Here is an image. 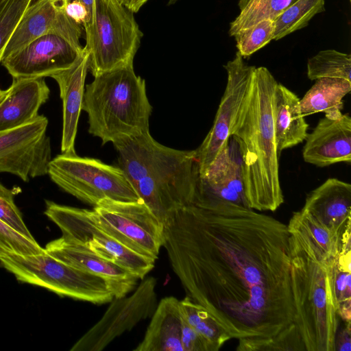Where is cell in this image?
I'll return each mask as SVG.
<instances>
[{"label":"cell","instance_id":"obj_1","mask_svg":"<svg viewBox=\"0 0 351 351\" xmlns=\"http://www.w3.org/2000/svg\"><path fill=\"white\" fill-rule=\"evenodd\" d=\"M287 225L197 194L164 223L163 247L187 296L237 351L305 350L296 326Z\"/></svg>","mask_w":351,"mask_h":351},{"label":"cell","instance_id":"obj_2","mask_svg":"<svg viewBox=\"0 0 351 351\" xmlns=\"http://www.w3.org/2000/svg\"><path fill=\"white\" fill-rule=\"evenodd\" d=\"M277 84L266 67H256L250 88L230 130L240 154L247 206L261 212H274L284 202L274 131Z\"/></svg>","mask_w":351,"mask_h":351},{"label":"cell","instance_id":"obj_3","mask_svg":"<svg viewBox=\"0 0 351 351\" xmlns=\"http://www.w3.org/2000/svg\"><path fill=\"white\" fill-rule=\"evenodd\" d=\"M113 145L123 170L141 200L163 223L191 204L199 175L195 150H179L157 142L149 132Z\"/></svg>","mask_w":351,"mask_h":351},{"label":"cell","instance_id":"obj_4","mask_svg":"<svg viewBox=\"0 0 351 351\" xmlns=\"http://www.w3.org/2000/svg\"><path fill=\"white\" fill-rule=\"evenodd\" d=\"M85 86L82 110L88 117V132L102 144L149 132L152 107L145 81L133 64L103 72Z\"/></svg>","mask_w":351,"mask_h":351},{"label":"cell","instance_id":"obj_5","mask_svg":"<svg viewBox=\"0 0 351 351\" xmlns=\"http://www.w3.org/2000/svg\"><path fill=\"white\" fill-rule=\"evenodd\" d=\"M289 237L296 326L305 350L335 351L340 319L328 285L327 266L297 236L289 233Z\"/></svg>","mask_w":351,"mask_h":351},{"label":"cell","instance_id":"obj_6","mask_svg":"<svg viewBox=\"0 0 351 351\" xmlns=\"http://www.w3.org/2000/svg\"><path fill=\"white\" fill-rule=\"evenodd\" d=\"M84 29L88 70L94 77L133 64L143 34L134 12L119 0H93L90 21Z\"/></svg>","mask_w":351,"mask_h":351},{"label":"cell","instance_id":"obj_7","mask_svg":"<svg viewBox=\"0 0 351 351\" xmlns=\"http://www.w3.org/2000/svg\"><path fill=\"white\" fill-rule=\"evenodd\" d=\"M0 265L19 282L45 288L60 296L103 304L114 296L106 281L97 276L69 265L49 254L23 255L7 252Z\"/></svg>","mask_w":351,"mask_h":351},{"label":"cell","instance_id":"obj_8","mask_svg":"<svg viewBox=\"0 0 351 351\" xmlns=\"http://www.w3.org/2000/svg\"><path fill=\"white\" fill-rule=\"evenodd\" d=\"M47 174L62 190L93 206L105 199L141 200L119 166L97 159L61 154L51 159Z\"/></svg>","mask_w":351,"mask_h":351},{"label":"cell","instance_id":"obj_9","mask_svg":"<svg viewBox=\"0 0 351 351\" xmlns=\"http://www.w3.org/2000/svg\"><path fill=\"white\" fill-rule=\"evenodd\" d=\"M45 215L61 230L66 239L86 245L102 258L124 268L138 280L154 268V260L125 247L95 222L92 210L45 201Z\"/></svg>","mask_w":351,"mask_h":351},{"label":"cell","instance_id":"obj_10","mask_svg":"<svg viewBox=\"0 0 351 351\" xmlns=\"http://www.w3.org/2000/svg\"><path fill=\"white\" fill-rule=\"evenodd\" d=\"M97 224L125 247L156 261L164 243V224L143 200L105 199L93 207Z\"/></svg>","mask_w":351,"mask_h":351},{"label":"cell","instance_id":"obj_11","mask_svg":"<svg viewBox=\"0 0 351 351\" xmlns=\"http://www.w3.org/2000/svg\"><path fill=\"white\" fill-rule=\"evenodd\" d=\"M48 119L39 114L21 126L0 132V173L29 182L48 173L51 160Z\"/></svg>","mask_w":351,"mask_h":351},{"label":"cell","instance_id":"obj_12","mask_svg":"<svg viewBox=\"0 0 351 351\" xmlns=\"http://www.w3.org/2000/svg\"><path fill=\"white\" fill-rule=\"evenodd\" d=\"M156 279L143 280L129 297L114 298L101 318L71 348V351H101L114 339L152 315L156 308Z\"/></svg>","mask_w":351,"mask_h":351},{"label":"cell","instance_id":"obj_13","mask_svg":"<svg viewBox=\"0 0 351 351\" xmlns=\"http://www.w3.org/2000/svg\"><path fill=\"white\" fill-rule=\"evenodd\" d=\"M227 83L213 124L199 147L195 149L200 176H203L218 154L228 145L232 123L250 88L254 66L245 63L237 51L223 66Z\"/></svg>","mask_w":351,"mask_h":351},{"label":"cell","instance_id":"obj_14","mask_svg":"<svg viewBox=\"0 0 351 351\" xmlns=\"http://www.w3.org/2000/svg\"><path fill=\"white\" fill-rule=\"evenodd\" d=\"M66 1H32L8 41L2 59L47 33L61 36L77 50L82 51L84 47L80 43V38L83 27L66 14L64 7Z\"/></svg>","mask_w":351,"mask_h":351},{"label":"cell","instance_id":"obj_15","mask_svg":"<svg viewBox=\"0 0 351 351\" xmlns=\"http://www.w3.org/2000/svg\"><path fill=\"white\" fill-rule=\"evenodd\" d=\"M82 51L61 36L47 33L3 58L1 63L12 78L51 77L69 68Z\"/></svg>","mask_w":351,"mask_h":351},{"label":"cell","instance_id":"obj_16","mask_svg":"<svg viewBox=\"0 0 351 351\" xmlns=\"http://www.w3.org/2000/svg\"><path fill=\"white\" fill-rule=\"evenodd\" d=\"M44 249L69 265L104 278L114 298L125 296L138 280L131 272L97 255L86 245L62 237L49 242Z\"/></svg>","mask_w":351,"mask_h":351},{"label":"cell","instance_id":"obj_17","mask_svg":"<svg viewBox=\"0 0 351 351\" xmlns=\"http://www.w3.org/2000/svg\"><path fill=\"white\" fill-rule=\"evenodd\" d=\"M302 150L304 160L319 167L351 161V117L343 114L339 119L324 116L307 134Z\"/></svg>","mask_w":351,"mask_h":351},{"label":"cell","instance_id":"obj_18","mask_svg":"<svg viewBox=\"0 0 351 351\" xmlns=\"http://www.w3.org/2000/svg\"><path fill=\"white\" fill-rule=\"evenodd\" d=\"M88 61L89 53L84 47L69 68L51 76L58 85L62 101V154H76L75 141L82 107Z\"/></svg>","mask_w":351,"mask_h":351},{"label":"cell","instance_id":"obj_19","mask_svg":"<svg viewBox=\"0 0 351 351\" xmlns=\"http://www.w3.org/2000/svg\"><path fill=\"white\" fill-rule=\"evenodd\" d=\"M49 95L45 77L13 78L8 93L0 101V132L36 119Z\"/></svg>","mask_w":351,"mask_h":351},{"label":"cell","instance_id":"obj_20","mask_svg":"<svg viewBox=\"0 0 351 351\" xmlns=\"http://www.w3.org/2000/svg\"><path fill=\"white\" fill-rule=\"evenodd\" d=\"M326 227L344 232L351 229V185L328 178L310 192L302 208Z\"/></svg>","mask_w":351,"mask_h":351},{"label":"cell","instance_id":"obj_21","mask_svg":"<svg viewBox=\"0 0 351 351\" xmlns=\"http://www.w3.org/2000/svg\"><path fill=\"white\" fill-rule=\"evenodd\" d=\"M287 228L289 232L296 235L326 266L335 260L344 245L351 242V229L342 232L329 228L302 208L293 213Z\"/></svg>","mask_w":351,"mask_h":351},{"label":"cell","instance_id":"obj_22","mask_svg":"<svg viewBox=\"0 0 351 351\" xmlns=\"http://www.w3.org/2000/svg\"><path fill=\"white\" fill-rule=\"evenodd\" d=\"M179 302L173 296L160 301L142 341L134 351H183Z\"/></svg>","mask_w":351,"mask_h":351},{"label":"cell","instance_id":"obj_23","mask_svg":"<svg viewBox=\"0 0 351 351\" xmlns=\"http://www.w3.org/2000/svg\"><path fill=\"white\" fill-rule=\"evenodd\" d=\"M308 124L302 114L299 97L278 83L275 92L274 131L278 154L305 141Z\"/></svg>","mask_w":351,"mask_h":351},{"label":"cell","instance_id":"obj_24","mask_svg":"<svg viewBox=\"0 0 351 351\" xmlns=\"http://www.w3.org/2000/svg\"><path fill=\"white\" fill-rule=\"evenodd\" d=\"M351 90V81L342 78L323 77L315 84L300 99L304 116L323 112L330 119L342 116L343 97Z\"/></svg>","mask_w":351,"mask_h":351},{"label":"cell","instance_id":"obj_25","mask_svg":"<svg viewBox=\"0 0 351 351\" xmlns=\"http://www.w3.org/2000/svg\"><path fill=\"white\" fill-rule=\"evenodd\" d=\"M351 242L346 243L326 268L327 282L337 313L351 322Z\"/></svg>","mask_w":351,"mask_h":351},{"label":"cell","instance_id":"obj_26","mask_svg":"<svg viewBox=\"0 0 351 351\" xmlns=\"http://www.w3.org/2000/svg\"><path fill=\"white\" fill-rule=\"evenodd\" d=\"M179 306L182 319L206 341L210 351L219 350L232 339L208 311L189 296L180 300Z\"/></svg>","mask_w":351,"mask_h":351},{"label":"cell","instance_id":"obj_27","mask_svg":"<svg viewBox=\"0 0 351 351\" xmlns=\"http://www.w3.org/2000/svg\"><path fill=\"white\" fill-rule=\"evenodd\" d=\"M295 1L297 0H240V13L230 25V35L233 36L239 30L263 20L274 21Z\"/></svg>","mask_w":351,"mask_h":351},{"label":"cell","instance_id":"obj_28","mask_svg":"<svg viewBox=\"0 0 351 351\" xmlns=\"http://www.w3.org/2000/svg\"><path fill=\"white\" fill-rule=\"evenodd\" d=\"M325 0H297L274 21L273 40H278L305 27L317 14L325 11Z\"/></svg>","mask_w":351,"mask_h":351},{"label":"cell","instance_id":"obj_29","mask_svg":"<svg viewBox=\"0 0 351 351\" xmlns=\"http://www.w3.org/2000/svg\"><path fill=\"white\" fill-rule=\"evenodd\" d=\"M307 77L311 80L334 77L351 81V56L335 49L320 51L308 59Z\"/></svg>","mask_w":351,"mask_h":351},{"label":"cell","instance_id":"obj_30","mask_svg":"<svg viewBox=\"0 0 351 351\" xmlns=\"http://www.w3.org/2000/svg\"><path fill=\"white\" fill-rule=\"evenodd\" d=\"M200 176L234 190L247 203L241 165L230 157L228 145L218 154L206 173Z\"/></svg>","mask_w":351,"mask_h":351},{"label":"cell","instance_id":"obj_31","mask_svg":"<svg viewBox=\"0 0 351 351\" xmlns=\"http://www.w3.org/2000/svg\"><path fill=\"white\" fill-rule=\"evenodd\" d=\"M274 30V21L269 19L239 30L233 36L238 52L243 58L250 56L273 40Z\"/></svg>","mask_w":351,"mask_h":351},{"label":"cell","instance_id":"obj_32","mask_svg":"<svg viewBox=\"0 0 351 351\" xmlns=\"http://www.w3.org/2000/svg\"><path fill=\"white\" fill-rule=\"evenodd\" d=\"M33 0H6L0 11V63L3 53Z\"/></svg>","mask_w":351,"mask_h":351},{"label":"cell","instance_id":"obj_33","mask_svg":"<svg viewBox=\"0 0 351 351\" xmlns=\"http://www.w3.org/2000/svg\"><path fill=\"white\" fill-rule=\"evenodd\" d=\"M20 191L19 187L8 189L0 182V219L25 237L34 241L14 202V195Z\"/></svg>","mask_w":351,"mask_h":351},{"label":"cell","instance_id":"obj_34","mask_svg":"<svg viewBox=\"0 0 351 351\" xmlns=\"http://www.w3.org/2000/svg\"><path fill=\"white\" fill-rule=\"evenodd\" d=\"M0 239L12 251L23 255L37 254L44 248L29 239L0 219Z\"/></svg>","mask_w":351,"mask_h":351},{"label":"cell","instance_id":"obj_35","mask_svg":"<svg viewBox=\"0 0 351 351\" xmlns=\"http://www.w3.org/2000/svg\"><path fill=\"white\" fill-rule=\"evenodd\" d=\"M181 343L183 351H210L206 341L182 317Z\"/></svg>","mask_w":351,"mask_h":351},{"label":"cell","instance_id":"obj_36","mask_svg":"<svg viewBox=\"0 0 351 351\" xmlns=\"http://www.w3.org/2000/svg\"><path fill=\"white\" fill-rule=\"evenodd\" d=\"M64 12L77 25L84 28L90 21V14L86 8L78 0H67Z\"/></svg>","mask_w":351,"mask_h":351},{"label":"cell","instance_id":"obj_37","mask_svg":"<svg viewBox=\"0 0 351 351\" xmlns=\"http://www.w3.org/2000/svg\"><path fill=\"white\" fill-rule=\"evenodd\" d=\"M344 324L343 328L337 332L335 351L351 350V322Z\"/></svg>","mask_w":351,"mask_h":351},{"label":"cell","instance_id":"obj_38","mask_svg":"<svg viewBox=\"0 0 351 351\" xmlns=\"http://www.w3.org/2000/svg\"><path fill=\"white\" fill-rule=\"evenodd\" d=\"M148 1L149 0H130L128 8L132 11L134 13L137 12L139 9Z\"/></svg>","mask_w":351,"mask_h":351},{"label":"cell","instance_id":"obj_39","mask_svg":"<svg viewBox=\"0 0 351 351\" xmlns=\"http://www.w3.org/2000/svg\"><path fill=\"white\" fill-rule=\"evenodd\" d=\"M78 1H80L86 8V9L88 10V11L89 12V13L90 14V18H91L93 0H78Z\"/></svg>","mask_w":351,"mask_h":351},{"label":"cell","instance_id":"obj_40","mask_svg":"<svg viewBox=\"0 0 351 351\" xmlns=\"http://www.w3.org/2000/svg\"><path fill=\"white\" fill-rule=\"evenodd\" d=\"M7 252H12L0 239V256Z\"/></svg>","mask_w":351,"mask_h":351},{"label":"cell","instance_id":"obj_41","mask_svg":"<svg viewBox=\"0 0 351 351\" xmlns=\"http://www.w3.org/2000/svg\"><path fill=\"white\" fill-rule=\"evenodd\" d=\"M8 93V88L5 90L0 89V101L5 97Z\"/></svg>","mask_w":351,"mask_h":351},{"label":"cell","instance_id":"obj_42","mask_svg":"<svg viewBox=\"0 0 351 351\" xmlns=\"http://www.w3.org/2000/svg\"><path fill=\"white\" fill-rule=\"evenodd\" d=\"M123 5L128 7L130 0H119Z\"/></svg>","mask_w":351,"mask_h":351},{"label":"cell","instance_id":"obj_43","mask_svg":"<svg viewBox=\"0 0 351 351\" xmlns=\"http://www.w3.org/2000/svg\"><path fill=\"white\" fill-rule=\"evenodd\" d=\"M6 0H0V11L1 10L3 6L4 5V3Z\"/></svg>","mask_w":351,"mask_h":351},{"label":"cell","instance_id":"obj_44","mask_svg":"<svg viewBox=\"0 0 351 351\" xmlns=\"http://www.w3.org/2000/svg\"><path fill=\"white\" fill-rule=\"evenodd\" d=\"M171 1H176V0H171Z\"/></svg>","mask_w":351,"mask_h":351},{"label":"cell","instance_id":"obj_45","mask_svg":"<svg viewBox=\"0 0 351 351\" xmlns=\"http://www.w3.org/2000/svg\"><path fill=\"white\" fill-rule=\"evenodd\" d=\"M350 1H351V0H350Z\"/></svg>","mask_w":351,"mask_h":351}]
</instances>
